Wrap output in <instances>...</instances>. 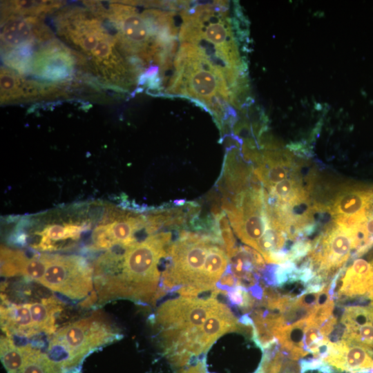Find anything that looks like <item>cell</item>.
<instances>
[{
	"mask_svg": "<svg viewBox=\"0 0 373 373\" xmlns=\"http://www.w3.org/2000/svg\"><path fill=\"white\" fill-rule=\"evenodd\" d=\"M170 232L147 236L128 247H117L94 262V286L100 302L117 298L149 302L156 298L160 260L166 256Z\"/></svg>",
	"mask_w": 373,
	"mask_h": 373,
	"instance_id": "cell-1",
	"label": "cell"
},
{
	"mask_svg": "<svg viewBox=\"0 0 373 373\" xmlns=\"http://www.w3.org/2000/svg\"><path fill=\"white\" fill-rule=\"evenodd\" d=\"M55 22L59 38L102 80L123 89L140 80L141 72L122 52L113 29L89 8L61 9Z\"/></svg>",
	"mask_w": 373,
	"mask_h": 373,
	"instance_id": "cell-2",
	"label": "cell"
},
{
	"mask_svg": "<svg viewBox=\"0 0 373 373\" xmlns=\"http://www.w3.org/2000/svg\"><path fill=\"white\" fill-rule=\"evenodd\" d=\"M173 69L166 94L186 97L201 104L213 115L220 131L234 123L231 106L240 107L238 96L243 87L203 48L181 42Z\"/></svg>",
	"mask_w": 373,
	"mask_h": 373,
	"instance_id": "cell-3",
	"label": "cell"
},
{
	"mask_svg": "<svg viewBox=\"0 0 373 373\" xmlns=\"http://www.w3.org/2000/svg\"><path fill=\"white\" fill-rule=\"evenodd\" d=\"M185 2L180 13V42H188L203 48L237 80H245L242 62L236 35V21L229 15L227 1L198 3Z\"/></svg>",
	"mask_w": 373,
	"mask_h": 373,
	"instance_id": "cell-4",
	"label": "cell"
},
{
	"mask_svg": "<svg viewBox=\"0 0 373 373\" xmlns=\"http://www.w3.org/2000/svg\"><path fill=\"white\" fill-rule=\"evenodd\" d=\"M220 303L213 296L206 299L181 296L160 305L155 320L165 353L173 364L183 365L202 354L204 323Z\"/></svg>",
	"mask_w": 373,
	"mask_h": 373,
	"instance_id": "cell-5",
	"label": "cell"
},
{
	"mask_svg": "<svg viewBox=\"0 0 373 373\" xmlns=\"http://www.w3.org/2000/svg\"><path fill=\"white\" fill-rule=\"evenodd\" d=\"M222 242L213 235L183 231L180 238L169 245L166 256L169 259L162 273V285L183 296L195 297L200 294L199 285L210 247Z\"/></svg>",
	"mask_w": 373,
	"mask_h": 373,
	"instance_id": "cell-6",
	"label": "cell"
},
{
	"mask_svg": "<svg viewBox=\"0 0 373 373\" xmlns=\"http://www.w3.org/2000/svg\"><path fill=\"white\" fill-rule=\"evenodd\" d=\"M118 329L100 311L59 328L48 343V356L55 362L70 365L91 350L118 340Z\"/></svg>",
	"mask_w": 373,
	"mask_h": 373,
	"instance_id": "cell-7",
	"label": "cell"
},
{
	"mask_svg": "<svg viewBox=\"0 0 373 373\" xmlns=\"http://www.w3.org/2000/svg\"><path fill=\"white\" fill-rule=\"evenodd\" d=\"M89 207L70 208L68 211L48 213L28 222L32 246L36 249L52 251L69 248L95 224Z\"/></svg>",
	"mask_w": 373,
	"mask_h": 373,
	"instance_id": "cell-8",
	"label": "cell"
},
{
	"mask_svg": "<svg viewBox=\"0 0 373 373\" xmlns=\"http://www.w3.org/2000/svg\"><path fill=\"white\" fill-rule=\"evenodd\" d=\"M52 291L80 300L93 292V267L77 255L47 254V265L39 281Z\"/></svg>",
	"mask_w": 373,
	"mask_h": 373,
	"instance_id": "cell-9",
	"label": "cell"
},
{
	"mask_svg": "<svg viewBox=\"0 0 373 373\" xmlns=\"http://www.w3.org/2000/svg\"><path fill=\"white\" fill-rule=\"evenodd\" d=\"M32 52L26 61L23 72L31 71L35 75L48 80H66L73 75L77 64L86 65L80 55L58 41H46Z\"/></svg>",
	"mask_w": 373,
	"mask_h": 373,
	"instance_id": "cell-10",
	"label": "cell"
},
{
	"mask_svg": "<svg viewBox=\"0 0 373 373\" xmlns=\"http://www.w3.org/2000/svg\"><path fill=\"white\" fill-rule=\"evenodd\" d=\"M1 19V46L4 54L33 49L52 39L53 34L42 18L8 16Z\"/></svg>",
	"mask_w": 373,
	"mask_h": 373,
	"instance_id": "cell-11",
	"label": "cell"
},
{
	"mask_svg": "<svg viewBox=\"0 0 373 373\" xmlns=\"http://www.w3.org/2000/svg\"><path fill=\"white\" fill-rule=\"evenodd\" d=\"M59 84H41L22 77L12 68H1L0 97L1 104L36 100L61 95Z\"/></svg>",
	"mask_w": 373,
	"mask_h": 373,
	"instance_id": "cell-12",
	"label": "cell"
},
{
	"mask_svg": "<svg viewBox=\"0 0 373 373\" xmlns=\"http://www.w3.org/2000/svg\"><path fill=\"white\" fill-rule=\"evenodd\" d=\"M1 327L7 336L31 337L37 334L35 329L28 304L1 307Z\"/></svg>",
	"mask_w": 373,
	"mask_h": 373,
	"instance_id": "cell-13",
	"label": "cell"
},
{
	"mask_svg": "<svg viewBox=\"0 0 373 373\" xmlns=\"http://www.w3.org/2000/svg\"><path fill=\"white\" fill-rule=\"evenodd\" d=\"M373 190L372 187L354 186L340 192L330 207L333 216H350L365 211Z\"/></svg>",
	"mask_w": 373,
	"mask_h": 373,
	"instance_id": "cell-14",
	"label": "cell"
},
{
	"mask_svg": "<svg viewBox=\"0 0 373 373\" xmlns=\"http://www.w3.org/2000/svg\"><path fill=\"white\" fill-rule=\"evenodd\" d=\"M228 259L221 243L215 242L210 247L199 285L200 293L213 289L228 267Z\"/></svg>",
	"mask_w": 373,
	"mask_h": 373,
	"instance_id": "cell-15",
	"label": "cell"
},
{
	"mask_svg": "<svg viewBox=\"0 0 373 373\" xmlns=\"http://www.w3.org/2000/svg\"><path fill=\"white\" fill-rule=\"evenodd\" d=\"M60 1H7L1 6V17L8 16L34 17L42 18L63 6Z\"/></svg>",
	"mask_w": 373,
	"mask_h": 373,
	"instance_id": "cell-16",
	"label": "cell"
},
{
	"mask_svg": "<svg viewBox=\"0 0 373 373\" xmlns=\"http://www.w3.org/2000/svg\"><path fill=\"white\" fill-rule=\"evenodd\" d=\"M28 304L37 333H54L56 314L61 309L57 301L53 298H46L40 302Z\"/></svg>",
	"mask_w": 373,
	"mask_h": 373,
	"instance_id": "cell-17",
	"label": "cell"
},
{
	"mask_svg": "<svg viewBox=\"0 0 373 373\" xmlns=\"http://www.w3.org/2000/svg\"><path fill=\"white\" fill-rule=\"evenodd\" d=\"M27 345L17 346L11 336L1 338V356L2 361L10 373H16L24 365Z\"/></svg>",
	"mask_w": 373,
	"mask_h": 373,
	"instance_id": "cell-18",
	"label": "cell"
},
{
	"mask_svg": "<svg viewBox=\"0 0 373 373\" xmlns=\"http://www.w3.org/2000/svg\"><path fill=\"white\" fill-rule=\"evenodd\" d=\"M214 220L218 235L225 248L229 259H231L239 249L236 246V240L226 218L225 212L216 211L214 213Z\"/></svg>",
	"mask_w": 373,
	"mask_h": 373,
	"instance_id": "cell-19",
	"label": "cell"
},
{
	"mask_svg": "<svg viewBox=\"0 0 373 373\" xmlns=\"http://www.w3.org/2000/svg\"><path fill=\"white\" fill-rule=\"evenodd\" d=\"M346 332V325L341 321L336 325L328 336L329 341L332 343L341 341Z\"/></svg>",
	"mask_w": 373,
	"mask_h": 373,
	"instance_id": "cell-20",
	"label": "cell"
},
{
	"mask_svg": "<svg viewBox=\"0 0 373 373\" xmlns=\"http://www.w3.org/2000/svg\"><path fill=\"white\" fill-rule=\"evenodd\" d=\"M365 229L370 242H373V218H367L365 222Z\"/></svg>",
	"mask_w": 373,
	"mask_h": 373,
	"instance_id": "cell-21",
	"label": "cell"
},
{
	"mask_svg": "<svg viewBox=\"0 0 373 373\" xmlns=\"http://www.w3.org/2000/svg\"><path fill=\"white\" fill-rule=\"evenodd\" d=\"M365 307L367 312L368 323L373 327V302L365 306Z\"/></svg>",
	"mask_w": 373,
	"mask_h": 373,
	"instance_id": "cell-22",
	"label": "cell"
}]
</instances>
